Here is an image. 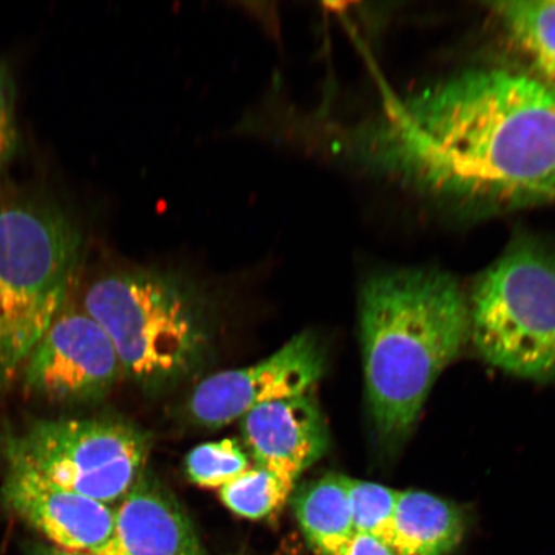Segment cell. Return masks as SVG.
<instances>
[{
	"label": "cell",
	"mask_w": 555,
	"mask_h": 555,
	"mask_svg": "<svg viewBox=\"0 0 555 555\" xmlns=\"http://www.w3.org/2000/svg\"><path fill=\"white\" fill-rule=\"evenodd\" d=\"M363 154L409 189L496 210L555 201V90L530 74L475 68L391 99Z\"/></svg>",
	"instance_id": "cell-1"
},
{
	"label": "cell",
	"mask_w": 555,
	"mask_h": 555,
	"mask_svg": "<svg viewBox=\"0 0 555 555\" xmlns=\"http://www.w3.org/2000/svg\"><path fill=\"white\" fill-rule=\"evenodd\" d=\"M359 319L374 434L380 453L392 457L469 339L468 298L440 269L385 270L360 289Z\"/></svg>",
	"instance_id": "cell-2"
},
{
	"label": "cell",
	"mask_w": 555,
	"mask_h": 555,
	"mask_svg": "<svg viewBox=\"0 0 555 555\" xmlns=\"http://www.w3.org/2000/svg\"><path fill=\"white\" fill-rule=\"evenodd\" d=\"M82 248L80 227L53 201L0 207V397L64 309Z\"/></svg>",
	"instance_id": "cell-3"
},
{
	"label": "cell",
	"mask_w": 555,
	"mask_h": 555,
	"mask_svg": "<svg viewBox=\"0 0 555 555\" xmlns=\"http://www.w3.org/2000/svg\"><path fill=\"white\" fill-rule=\"evenodd\" d=\"M85 311L107 333L121 371L143 385L184 376L206 350L199 296L178 275L117 270L90 284Z\"/></svg>",
	"instance_id": "cell-4"
},
{
	"label": "cell",
	"mask_w": 555,
	"mask_h": 555,
	"mask_svg": "<svg viewBox=\"0 0 555 555\" xmlns=\"http://www.w3.org/2000/svg\"><path fill=\"white\" fill-rule=\"evenodd\" d=\"M469 339L486 363L555 382V251L533 238L506 248L468 298Z\"/></svg>",
	"instance_id": "cell-5"
},
{
	"label": "cell",
	"mask_w": 555,
	"mask_h": 555,
	"mask_svg": "<svg viewBox=\"0 0 555 555\" xmlns=\"http://www.w3.org/2000/svg\"><path fill=\"white\" fill-rule=\"evenodd\" d=\"M4 455L7 464L109 504L121 501L143 474L149 441L122 421L38 420L7 437Z\"/></svg>",
	"instance_id": "cell-6"
},
{
	"label": "cell",
	"mask_w": 555,
	"mask_h": 555,
	"mask_svg": "<svg viewBox=\"0 0 555 555\" xmlns=\"http://www.w3.org/2000/svg\"><path fill=\"white\" fill-rule=\"evenodd\" d=\"M121 372L104 332L86 311H65L30 353L23 376L27 391L59 404L101 398Z\"/></svg>",
	"instance_id": "cell-7"
},
{
	"label": "cell",
	"mask_w": 555,
	"mask_h": 555,
	"mask_svg": "<svg viewBox=\"0 0 555 555\" xmlns=\"http://www.w3.org/2000/svg\"><path fill=\"white\" fill-rule=\"evenodd\" d=\"M324 353L318 338L302 332L261 362L206 378L190 400L194 422L223 427L268 402L308 393L322 377Z\"/></svg>",
	"instance_id": "cell-8"
},
{
	"label": "cell",
	"mask_w": 555,
	"mask_h": 555,
	"mask_svg": "<svg viewBox=\"0 0 555 555\" xmlns=\"http://www.w3.org/2000/svg\"><path fill=\"white\" fill-rule=\"evenodd\" d=\"M4 508L61 550L101 555L113 541L115 509L7 464L0 488Z\"/></svg>",
	"instance_id": "cell-9"
},
{
	"label": "cell",
	"mask_w": 555,
	"mask_h": 555,
	"mask_svg": "<svg viewBox=\"0 0 555 555\" xmlns=\"http://www.w3.org/2000/svg\"><path fill=\"white\" fill-rule=\"evenodd\" d=\"M246 446L258 466L297 481L328 448V429L308 393L268 402L241 418Z\"/></svg>",
	"instance_id": "cell-10"
},
{
	"label": "cell",
	"mask_w": 555,
	"mask_h": 555,
	"mask_svg": "<svg viewBox=\"0 0 555 555\" xmlns=\"http://www.w3.org/2000/svg\"><path fill=\"white\" fill-rule=\"evenodd\" d=\"M101 555L206 553L182 506L143 472L115 511L114 538Z\"/></svg>",
	"instance_id": "cell-11"
},
{
	"label": "cell",
	"mask_w": 555,
	"mask_h": 555,
	"mask_svg": "<svg viewBox=\"0 0 555 555\" xmlns=\"http://www.w3.org/2000/svg\"><path fill=\"white\" fill-rule=\"evenodd\" d=\"M464 527L460 506L426 491H399L390 547L397 555H448Z\"/></svg>",
	"instance_id": "cell-12"
},
{
	"label": "cell",
	"mask_w": 555,
	"mask_h": 555,
	"mask_svg": "<svg viewBox=\"0 0 555 555\" xmlns=\"http://www.w3.org/2000/svg\"><path fill=\"white\" fill-rule=\"evenodd\" d=\"M295 516L312 552L333 555L356 535L349 477L325 475L305 483L293 499Z\"/></svg>",
	"instance_id": "cell-13"
},
{
	"label": "cell",
	"mask_w": 555,
	"mask_h": 555,
	"mask_svg": "<svg viewBox=\"0 0 555 555\" xmlns=\"http://www.w3.org/2000/svg\"><path fill=\"white\" fill-rule=\"evenodd\" d=\"M491 9L532 78L555 90V0L499 2Z\"/></svg>",
	"instance_id": "cell-14"
},
{
	"label": "cell",
	"mask_w": 555,
	"mask_h": 555,
	"mask_svg": "<svg viewBox=\"0 0 555 555\" xmlns=\"http://www.w3.org/2000/svg\"><path fill=\"white\" fill-rule=\"evenodd\" d=\"M296 482L256 464L220 489L221 501L235 515L266 518L286 504Z\"/></svg>",
	"instance_id": "cell-15"
},
{
	"label": "cell",
	"mask_w": 555,
	"mask_h": 555,
	"mask_svg": "<svg viewBox=\"0 0 555 555\" xmlns=\"http://www.w3.org/2000/svg\"><path fill=\"white\" fill-rule=\"evenodd\" d=\"M399 491L387 486L349 477V499L353 529L377 538L390 546Z\"/></svg>",
	"instance_id": "cell-16"
},
{
	"label": "cell",
	"mask_w": 555,
	"mask_h": 555,
	"mask_svg": "<svg viewBox=\"0 0 555 555\" xmlns=\"http://www.w3.org/2000/svg\"><path fill=\"white\" fill-rule=\"evenodd\" d=\"M186 474L204 488L221 489L249 467L248 456L233 439L203 443L185 461Z\"/></svg>",
	"instance_id": "cell-17"
},
{
	"label": "cell",
	"mask_w": 555,
	"mask_h": 555,
	"mask_svg": "<svg viewBox=\"0 0 555 555\" xmlns=\"http://www.w3.org/2000/svg\"><path fill=\"white\" fill-rule=\"evenodd\" d=\"M18 147L15 80L9 65L0 61V173L9 168Z\"/></svg>",
	"instance_id": "cell-18"
},
{
	"label": "cell",
	"mask_w": 555,
	"mask_h": 555,
	"mask_svg": "<svg viewBox=\"0 0 555 555\" xmlns=\"http://www.w3.org/2000/svg\"><path fill=\"white\" fill-rule=\"evenodd\" d=\"M333 555H397L390 546L384 541L365 535V533H356L341 551Z\"/></svg>",
	"instance_id": "cell-19"
},
{
	"label": "cell",
	"mask_w": 555,
	"mask_h": 555,
	"mask_svg": "<svg viewBox=\"0 0 555 555\" xmlns=\"http://www.w3.org/2000/svg\"><path fill=\"white\" fill-rule=\"evenodd\" d=\"M29 555H89L85 553L69 552L52 544H33Z\"/></svg>",
	"instance_id": "cell-20"
}]
</instances>
